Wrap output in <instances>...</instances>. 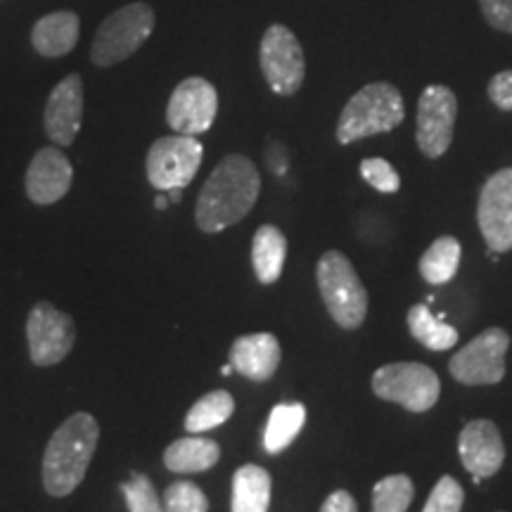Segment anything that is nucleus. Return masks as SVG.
Returning a JSON list of instances; mask_svg holds the SVG:
<instances>
[{
    "instance_id": "24",
    "label": "nucleus",
    "mask_w": 512,
    "mask_h": 512,
    "mask_svg": "<svg viewBox=\"0 0 512 512\" xmlns=\"http://www.w3.org/2000/svg\"><path fill=\"white\" fill-rule=\"evenodd\" d=\"M460 264V242L451 235H444L432 242L430 249L420 259V275L430 285L451 283Z\"/></svg>"
},
{
    "instance_id": "13",
    "label": "nucleus",
    "mask_w": 512,
    "mask_h": 512,
    "mask_svg": "<svg viewBox=\"0 0 512 512\" xmlns=\"http://www.w3.org/2000/svg\"><path fill=\"white\" fill-rule=\"evenodd\" d=\"M219 112V93L202 76H190L181 81L171 93L166 105V121L181 136H200L207 133Z\"/></svg>"
},
{
    "instance_id": "25",
    "label": "nucleus",
    "mask_w": 512,
    "mask_h": 512,
    "mask_svg": "<svg viewBox=\"0 0 512 512\" xmlns=\"http://www.w3.org/2000/svg\"><path fill=\"white\" fill-rule=\"evenodd\" d=\"M233 411H235L233 396H230L226 389H216V392H209L207 396H202V399L190 408L188 415H185L183 425L190 434H202L223 425V422H228Z\"/></svg>"
},
{
    "instance_id": "30",
    "label": "nucleus",
    "mask_w": 512,
    "mask_h": 512,
    "mask_svg": "<svg viewBox=\"0 0 512 512\" xmlns=\"http://www.w3.org/2000/svg\"><path fill=\"white\" fill-rule=\"evenodd\" d=\"M465 501L463 486H460L453 477H441L437 486L432 489L430 498H427L422 512H460Z\"/></svg>"
},
{
    "instance_id": "1",
    "label": "nucleus",
    "mask_w": 512,
    "mask_h": 512,
    "mask_svg": "<svg viewBox=\"0 0 512 512\" xmlns=\"http://www.w3.org/2000/svg\"><path fill=\"white\" fill-rule=\"evenodd\" d=\"M261 176L245 155L223 157L197 197L195 221L202 233H221L240 223L259 200Z\"/></svg>"
},
{
    "instance_id": "17",
    "label": "nucleus",
    "mask_w": 512,
    "mask_h": 512,
    "mask_svg": "<svg viewBox=\"0 0 512 512\" xmlns=\"http://www.w3.org/2000/svg\"><path fill=\"white\" fill-rule=\"evenodd\" d=\"M283 358L278 337L271 332H254V335L238 337L230 347V363L235 373L252 382H268L275 375Z\"/></svg>"
},
{
    "instance_id": "3",
    "label": "nucleus",
    "mask_w": 512,
    "mask_h": 512,
    "mask_svg": "<svg viewBox=\"0 0 512 512\" xmlns=\"http://www.w3.org/2000/svg\"><path fill=\"white\" fill-rule=\"evenodd\" d=\"M406 117L403 95L387 81H375L351 95L337 121V143L349 145L361 138L389 133Z\"/></svg>"
},
{
    "instance_id": "35",
    "label": "nucleus",
    "mask_w": 512,
    "mask_h": 512,
    "mask_svg": "<svg viewBox=\"0 0 512 512\" xmlns=\"http://www.w3.org/2000/svg\"><path fill=\"white\" fill-rule=\"evenodd\" d=\"M155 207H157L159 211H164L166 207H169V197H166V195H157V197H155Z\"/></svg>"
},
{
    "instance_id": "23",
    "label": "nucleus",
    "mask_w": 512,
    "mask_h": 512,
    "mask_svg": "<svg viewBox=\"0 0 512 512\" xmlns=\"http://www.w3.org/2000/svg\"><path fill=\"white\" fill-rule=\"evenodd\" d=\"M408 330L418 339L422 347L432 351H446L456 347L458 330L444 323V316H434L425 304L413 306L408 311Z\"/></svg>"
},
{
    "instance_id": "33",
    "label": "nucleus",
    "mask_w": 512,
    "mask_h": 512,
    "mask_svg": "<svg viewBox=\"0 0 512 512\" xmlns=\"http://www.w3.org/2000/svg\"><path fill=\"white\" fill-rule=\"evenodd\" d=\"M320 512H358V508L354 496H351L349 491H335V494L325 498Z\"/></svg>"
},
{
    "instance_id": "4",
    "label": "nucleus",
    "mask_w": 512,
    "mask_h": 512,
    "mask_svg": "<svg viewBox=\"0 0 512 512\" xmlns=\"http://www.w3.org/2000/svg\"><path fill=\"white\" fill-rule=\"evenodd\" d=\"M316 280L325 309L339 328H361L368 313V292L347 256L337 249L325 252L316 266Z\"/></svg>"
},
{
    "instance_id": "14",
    "label": "nucleus",
    "mask_w": 512,
    "mask_h": 512,
    "mask_svg": "<svg viewBox=\"0 0 512 512\" xmlns=\"http://www.w3.org/2000/svg\"><path fill=\"white\" fill-rule=\"evenodd\" d=\"M458 451L463 467L479 484L486 477H494L505 460V446L501 430L491 420H472L460 432Z\"/></svg>"
},
{
    "instance_id": "20",
    "label": "nucleus",
    "mask_w": 512,
    "mask_h": 512,
    "mask_svg": "<svg viewBox=\"0 0 512 512\" xmlns=\"http://www.w3.org/2000/svg\"><path fill=\"white\" fill-rule=\"evenodd\" d=\"M287 259V240L275 226H261L254 233L252 266L261 285H273L283 275Z\"/></svg>"
},
{
    "instance_id": "21",
    "label": "nucleus",
    "mask_w": 512,
    "mask_h": 512,
    "mask_svg": "<svg viewBox=\"0 0 512 512\" xmlns=\"http://www.w3.org/2000/svg\"><path fill=\"white\" fill-rule=\"evenodd\" d=\"M271 475L259 465H242L233 475V512H268Z\"/></svg>"
},
{
    "instance_id": "18",
    "label": "nucleus",
    "mask_w": 512,
    "mask_h": 512,
    "mask_svg": "<svg viewBox=\"0 0 512 512\" xmlns=\"http://www.w3.org/2000/svg\"><path fill=\"white\" fill-rule=\"evenodd\" d=\"M79 27V15H74V12H50L36 22L34 31H31V43H34L38 55L64 57L72 53L79 43Z\"/></svg>"
},
{
    "instance_id": "19",
    "label": "nucleus",
    "mask_w": 512,
    "mask_h": 512,
    "mask_svg": "<svg viewBox=\"0 0 512 512\" xmlns=\"http://www.w3.org/2000/svg\"><path fill=\"white\" fill-rule=\"evenodd\" d=\"M221 446L211 439L185 437L171 441L164 451L166 470L176 475H195V472H207L219 463Z\"/></svg>"
},
{
    "instance_id": "26",
    "label": "nucleus",
    "mask_w": 512,
    "mask_h": 512,
    "mask_svg": "<svg viewBox=\"0 0 512 512\" xmlns=\"http://www.w3.org/2000/svg\"><path fill=\"white\" fill-rule=\"evenodd\" d=\"M413 494V479L408 475L384 477L373 489V512H408Z\"/></svg>"
},
{
    "instance_id": "27",
    "label": "nucleus",
    "mask_w": 512,
    "mask_h": 512,
    "mask_svg": "<svg viewBox=\"0 0 512 512\" xmlns=\"http://www.w3.org/2000/svg\"><path fill=\"white\" fill-rule=\"evenodd\" d=\"M121 494L126 498V505L131 512H166L162 498L157 496L155 484L150 477L133 472L131 477L121 484Z\"/></svg>"
},
{
    "instance_id": "11",
    "label": "nucleus",
    "mask_w": 512,
    "mask_h": 512,
    "mask_svg": "<svg viewBox=\"0 0 512 512\" xmlns=\"http://www.w3.org/2000/svg\"><path fill=\"white\" fill-rule=\"evenodd\" d=\"M510 349V335L501 328H489L470 344L456 351L448 370L460 384H498L505 377V354Z\"/></svg>"
},
{
    "instance_id": "2",
    "label": "nucleus",
    "mask_w": 512,
    "mask_h": 512,
    "mask_svg": "<svg viewBox=\"0 0 512 512\" xmlns=\"http://www.w3.org/2000/svg\"><path fill=\"white\" fill-rule=\"evenodd\" d=\"M98 441L100 425L91 413L69 415L57 427L43 453V486L50 496L64 498L79 489Z\"/></svg>"
},
{
    "instance_id": "12",
    "label": "nucleus",
    "mask_w": 512,
    "mask_h": 512,
    "mask_svg": "<svg viewBox=\"0 0 512 512\" xmlns=\"http://www.w3.org/2000/svg\"><path fill=\"white\" fill-rule=\"evenodd\" d=\"M477 223L489 252L512 249V169H501L486 178L477 202Z\"/></svg>"
},
{
    "instance_id": "31",
    "label": "nucleus",
    "mask_w": 512,
    "mask_h": 512,
    "mask_svg": "<svg viewBox=\"0 0 512 512\" xmlns=\"http://www.w3.org/2000/svg\"><path fill=\"white\" fill-rule=\"evenodd\" d=\"M479 8L489 27L512 34V0H479Z\"/></svg>"
},
{
    "instance_id": "29",
    "label": "nucleus",
    "mask_w": 512,
    "mask_h": 512,
    "mask_svg": "<svg viewBox=\"0 0 512 512\" xmlns=\"http://www.w3.org/2000/svg\"><path fill=\"white\" fill-rule=\"evenodd\" d=\"M358 171H361L363 181L373 185L377 192H384V195H392V192H399L401 188V178L396 174V169L382 157L363 159Z\"/></svg>"
},
{
    "instance_id": "8",
    "label": "nucleus",
    "mask_w": 512,
    "mask_h": 512,
    "mask_svg": "<svg viewBox=\"0 0 512 512\" xmlns=\"http://www.w3.org/2000/svg\"><path fill=\"white\" fill-rule=\"evenodd\" d=\"M259 64L275 95L290 98L302 88L306 76L304 50L299 38L285 24H273L266 29L259 46Z\"/></svg>"
},
{
    "instance_id": "7",
    "label": "nucleus",
    "mask_w": 512,
    "mask_h": 512,
    "mask_svg": "<svg viewBox=\"0 0 512 512\" xmlns=\"http://www.w3.org/2000/svg\"><path fill=\"white\" fill-rule=\"evenodd\" d=\"M204 147L195 136H164L150 145L145 157L147 181L152 188L169 192L188 188L202 166Z\"/></svg>"
},
{
    "instance_id": "34",
    "label": "nucleus",
    "mask_w": 512,
    "mask_h": 512,
    "mask_svg": "<svg viewBox=\"0 0 512 512\" xmlns=\"http://www.w3.org/2000/svg\"><path fill=\"white\" fill-rule=\"evenodd\" d=\"M166 197H169V202L171 204H178L183 200V188H174V190H169L166 192Z\"/></svg>"
},
{
    "instance_id": "36",
    "label": "nucleus",
    "mask_w": 512,
    "mask_h": 512,
    "mask_svg": "<svg viewBox=\"0 0 512 512\" xmlns=\"http://www.w3.org/2000/svg\"><path fill=\"white\" fill-rule=\"evenodd\" d=\"M233 373H235L233 363H230V366H223V368H221V375H226V377H228V375H233Z\"/></svg>"
},
{
    "instance_id": "9",
    "label": "nucleus",
    "mask_w": 512,
    "mask_h": 512,
    "mask_svg": "<svg viewBox=\"0 0 512 512\" xmlns=\"http://www.w3.org/2000/svg\"><path fill=\"white\" fill-rule=\"evenodd\" d=\"M29 356L38 368H50L72 354L76 325L72 316L55 309V304L38 302L27 318Z\"/></svg>"
},
{
    "instance_id": "15",
    "label": "nucleus",
    "mask_w": 512,
    "mask_h": 512,
    "mask_svg": "<svg viewBox=\"0 0 512 512\" xmlns=\"http://www.w3.org/2000/svg\"><path fill=\"white\" fill-rule=\"evenodd\" d=\"M83 121V81L79 74H69L50 93L43 124L55 145H74Z\"/></svg>"
},
{
    "instance_id": "28",
    "label": "nucleus",
    "mask_w": 512,
    "mask_h": 512,
    "mask_svg": "<svg viewBox=\"0 0 512 512\" xmlns=\"http://www.w3.org/2000/svg\"><path fill=\"white\" fill-rule=\"evenodd\" d=\"M166 512H209L204 491L192 482H174L162 498Z\"/></svg>"
},
{
    "instance_id": "5",
    "label": "nucleus",
    "mask_w": 512,
    "mask_h": 512,
    "mask_svg": "<svg viewBox=\"0 0 512 512\" xmlns=\"http://www.w3.org/2000/svg\"><path fill=\"white\" fill-rule=\"evenodd\" d=\"M155 31V10L147 3H133L112 12L95 31L91 60L98 67H114L143 46Z\"/></svg>"
},
{
    "instance_id": "22",
    "label": "nucleus",
    "mask_w": 512,
    "mask_h": 512,
    "mask_svg": "<svg viewBox=\"0 0 512 512\" xmlns=\"http://www.w3.org/2000/svg\"><path fill=\"white\" fill-rule=\"evenodd\" d=\"M306 408L302 403H278L268 415L266 432H264V448L271 456H278L285 448H290L299 432L304 430Z\"/></svg>"
},
{
    "instance_id": "6",
    "label": "nucleus",
    "mask_w": 512,
    "mask_h": 512,
    "mask_svg": "<svg viewBox=\"0 0 512 512\" xmlns=\"http://www.w3.org/2000/svg\"><path fill=\"white\" fill-rule=\"evenodd\" d=\"M373 392L384 401L399 403L406 411L425 413L439 401L441 382L425 363H387L375 370Z\"/></svg>"
},
{
    "instance_id": "10",
    "label": "nucleus",
    "mask_w": 512,
    "mask_h": 512,
    "mask_svg": "<svg viewBox=\"0 0 512 512\" xmlns=\"http://www.w3.org/2000/svg\"><path fill=\"white\" fill-rule=\"evenodd\" d=\"M458 100L448 86H427L418 100V119H415V140L420 152L430 159H439L453 143Z\"/></svg>"
},
{
    "instance_id": "16",
    "label": "nucleus",
    "mask_w": 512,
    "mask_h": 512,
    "mask_svg": "<svg viewBox=\"0 0 512 512\" xmlns=\"http://www.w3.org/2000/svg\"><path fill=\"white\" fill-rule=\"evenodd\" d=\"M74 181L69 159L57 147H43L27 169V195L34 204H55L67 195Z\"/></svg>"
},
{
    "instance_id": "32",
    "label": "nucleus",
    "mask_w": 512,
    "mask_h": 512,
    "mask_svg": "<svg viewBox=\"0 0 512 512\" xmlns=\"http://www.w3.org/2000/svg\"><path fill=\"white\" fill-rule=\"evenodd\" d=\"M489 98L498 110L512 112V69L508 72H498L489 81Z\"/></svg>"
}]
</instances>
